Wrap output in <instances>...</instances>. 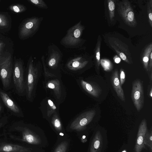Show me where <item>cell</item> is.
<instances>
[{
  "label": "cell",
  "instance_id": "cell-14",
  "mask_svg": "<svg viewBox=\"0 0 152 152\" xmlns=\"http://www.w3.org/2000/svg\"><path fill=\"white\" fill-rule=\"evenodd\" d=\"M147 130L146 121L144 119L141 121L139 126L135 146V152H141L142 150L145 148L144 140Z\"/></svg>",
  "mask_w": 152,
  "mask_h": 152
},
{
  "label": "cell",
  "instance_id": "cell-8",
  "mask_svg": "<svg viewBox=\"0 0 152 152\" xmlns=\"http://www.w3.org/2000/svg\"><path fill=\"white\" fill-rule=\"evenodd\" d=\"M131 97L137 111H140L143 106L144 97L143 86L139 80H136L133 82Z\"/></svg>",
  "mask_w": 152,
  "mask_h": 152
},
{
  "label": "cell",
  "instance_id": "cell-25",
  "mask_svg": "<svg viewBox=\"0 0 152 152\" xmlns=\"http://www.w3.org/2000/svg\"><path fill=\"white\" fill-rule=\"evenodd\" d=\"M30 1L38 8L43 9H47L48 8L47 4L43 0H30Z\"/></svg>",
  "mask_w": 152,
  "mask_h": 152
},
{
  "label": "cell",
  "instance_id": "cell-9",
  "mask_svg": "<svg viewBox=\"0 0 152 152\" xmlns=\"http://www.w3.org/2000/svg\"><path fill=\"white\" fill-rule=\"evenodd\" d=\"M109 42L111 47L120 57L128 64H131L132 59L130 53L126 45L117 39L110 38Z\"/></svg>",
  "mask_w": 152,
  "mask_h": 152
},
{
  "label": "cell",
  "instance_id": "cell-26",
  "mask_svg": "<svg viewBox=\"0 0 152 152\" xmlns=\"http://www.w3.org/2000/svg\"><path fill=\"white\" fill-rule=\"evenodd\" d=\"M68 146L67 142L63 141L58 145L54 152H66Z\"/></svg>",
  "mask_w": 152,
  "mask_h": 152
},
{
  "label": "cell",
  "instance_id": "cell-1",
  "mask_svg": "<svg viewBox=\"0 0 152 152\" xmlns=\"http://www.w3.org/2000/svg\"><path fill=\"white\" fill-rule=\"evenodd\" d=\"M63 54L56 45L52 44L48 47V56L45 60L46 67V77L60 76L61 63Z\"/></svg>",
  "mask_w": 152,
  "mask_h": 152
},
{
  "label": "cell",
  "instance_id": "cell-19",
  "mask_svg": "<svg viewBox=\"0 0 152 152\" xmlns=\"http://www.w3.org/2000/svg\"><path fill=\"white\" fill-rule=\"evenodd\" d=\"M152 50V44L151 43L144 49L142 55V60L144 67L147 71H148V64L149 58Z\"/></svg>",
  "mask_w": 152,
  "mask_h": 152
},
{
  "label": "cell",
  "instance_id": "cell-31",
  "mask_svg": "<svg viewBox=\"0 0 152 152\" xmlns=\"http://www.w3.org/2000/svg\"><path fill=\"white\" fill-rule=\"evenodd\" d=\"M114 61L116 63H119L121 61V59L120 58L118 57L117 56H115L114 57Z\"/></svg>",
  "mask_w": 152,
  "mask_h": 152
},
{
  "label": "cell",
  "instance_id": "cell-21",
  "mask_svg": "<svg viewBox=\"0 0 152 152\" xmlns=\"http://www.w3.org/2000/svg\"><path fill=\"white\" fill-rule=\"evenodd\" d=\"M58 112L54 113L51 118V123L55 129L60 132L62 129V125L60 119Z\"/></svg>",
  "mask_w": 152,
  "mask_h": 152
},
{
  "label": "cell",
  "instance_id": "cell-6",
  "mask_svg": "<svg viewBox=\"0 0 152 152\" xmlns=\"http://www.w3.org/2000/svg\"><path fill=\"white\" fill-rule=\"evenodd\" d=\"M117 4L118 12L125 23L130 26L135 27L137 23L130 2L124 0Z\"/></svg>",
  "mask_w": 152,
  "mask_h": 152
},
{
  "label": "cell",
  "instance_id": "cell-10",
  "mask_svg": "<svg viewBox=\"0 0 152 152\" xmlns=\"http://www.w3.org/2000/svg\"><path fill=\"white\" fill-rule=\"evenodd\" d=\"M0 97L4 105L12 114L18 117H23V114L20 107L5 91L1 89H0Z\"/></svg>",
  "mask_w": 152,
  "mask_h": 152
},
{
  "label": "cell",
  "instance_id": "cell-30",
  "mask_svg": "<svg viewBox=\"0 0 152 152\" xmlns=\"http://www.w3.org/2000/svg\"><path fill=\"white\" fill-rule=\"evenodd\" d=\"M4 105L0 97V114H1L4 111Z\"/></svg>",
  "mask_w": 152,
  "mask_h": 152
},
{
  "label": "cell",
  "instance_id": "cell-5",
  "mask_svg": "<svg viewBox=\"0 0 152 152\" xmlns=\"http://www.w3.org/2000/svg\"><path fill=\"white\" fill-rule=\"evenodd\" d=\"M25 77L22 66L16 64L13 70V88L19 96H23L26 94Z\"/></svg>",
  "mask_w": 152,
  "mask_h": 152
},
{
  "label": "cell",
  "instance_id": "cell-3",
  "mask_svg": "<svg viewBox=\"0 0 152 152\" xmlns=\"http://www.w3.org/2000/svg\"><path fill=\"white\" fill-rule=\"evenodd\" d=\"M84 29L81 21H80L67 30L66 34L61 39L60 44L67 48H77L81 47L85 42L81 38Z\"/></svg>",
  "mask_w": 152,
  "mask_h": 152
},
{
  "label": "cell",
  "instance_id": "cell-28",
  "mask_svg": "<svg viewBox=\"0 0 152 152\" xmlns=\"http://www.w3.org/2000/svg\"><path fill=\"white\" fill-rule=\"evenodd\" d=\"M119 81L121 86L124 84L125 80V74L123 69H121L120 73Z\"/></svg>",
  "mask_w": 152,
  "mask_h": 152
},
{
  "label": "cell",
  "instance_id": "cell-36",
  "mask_svg": "<svg viewBox=\"0 0 152 152\" xmlns=\"http://www.w3.org/2000/svg\"><path fill=\"white\" fill-rule=\"evenodd\" d=\"M122 152H126L125 151H123Z\"/></svg>",
  "mask_w": 152,
  "mask_h": 152
},
{
  "label": "cell",
  "instance_id": "cell-4",
  "mask_svg": "<svg viewBox=\"0 0 152 152\" xmlns=\"http://www.w3.org/2000/svg\"><path fill=\"white\" fill-rule=\"evenodd\" d=\"M44 86L46 91H49L53 95L58 104L63 101L65 97V91L61 77L45 78Z\"/></svg>",
  "mask_w": 152,
  "mask_h": 152
},
{
  "label": "cell",
  "instance_id": "cell-35",
  "mask_svg": "<svg viewBox=\"0 0 152 152\" xmlns=\"http://www.w3.org/2000/svg\"><path fill=\"white\" fill-rule=\"evenodd\" d=\"M1 18H0V23H1Z\"/></svg>",
  "mask_w": 152,
  "mask_h": 152
},
{
  "label": "cell",
  "instance_id": "cell-18",
  "mask_svg": "<svg viewBox=\"0 0 152 152\" xmlns=\"http://www.w3.org/2000/svg\"><path fill=\"white\" fill-rule=\"evenodd\" d=\"M102 144V135L99 131H97L92 141L90 152H100Z\"/></svg>",
  "mask_w": 152,
  "mask_h": 152
},
{
  "label": "cell",
  "instance_id": "cell-24",
  "mask_svg": "<svg viewBox=\"0 0 152 152\" xmlns=\"http://www.w3.org/2000/svg\"><path fill=\"white\" fill-rule=\"evenodd\" d=\"M100 64L104 70L109 71L112 69L113 66L110 61L107 59H101L100 60Z\"/></svg>",
  "mask_w": 152,
  "mask_h": 152
},
{
  "label": "cell",
  "instance_id": "cell-29",
  "mask_svg": "<svg viewBox=\"0 0 152 152\" xmlns=\"http://www.w3.org/2000/svg\"><path fill=\"white\" fill-rule=\"evenodd\" d=\"M152 68V52L151 53L149 58L148 64V71L150 72Z\"/></svg>",
  "mask_w": 152,
  "mask_h": 152
},
{
  "label": "cell",
  "instance_id": "cell-34",
  "mask_svg": "<svg viewBox=\"0 0 152 152\" xmlns=\"http://www.w3.org/2000/svg\"><path fill=\"white\" fill-rule=\"evenodd\" d=\"M150 96L151 97H152V89L151 88V91H150Z\"/></svg>",
  "mask_w": 152,
  "mask_h": 152
},
{
  "label": "cell",
  "instance_id": "cell-12",
  "mask_svg": "<svg viewBox=\"0 0 152 152\" xmlns=\"http://www.w3.org/2000/svg\"><path fill=\"white\" fill-rule=\"evenodd\" d=\"M84 55H80L71 58L66 64V67L72 72H78L83 69L89 63Z\"/></svg>",
  "mask_w": 152,
  "mask_h": 152
},
{
  "label": "cell",
  "instance_id": "cell-33",
  "mask_svg": "<svg viewBox=\"0 0 152 152\" xmlns=\"http://www.w3.org/2000/svg\"><path fill=\"white\" fill-rule=\"evenodd\" d=\"M4 117H4L3 118H2V119L0 121V128H1V127L2 126L3 124V120H4Z\"/></svg>",
  "mask_w": 152,
  "mask_h": 152
},
{
  "label": "cell",
  "instance_id": "cell-17",
  "mask_svg": "<svg viewBox=\"0 0 152 152\" xmlns=\"http://www.w3.org/2000/svg\"><path fill=\"white\" fill-rule=\"evenodd\" d=\"M79 83L81 87L86 92L93 96H98L101 90L98 87L82 79L80 80Z\"/></svg>",
  "mask_w": 152,
  "mask_h": 152
},
{
  "label": "cell",
  "instance_id": "cell-27",
  "mask_svg": "<svg viewBox=\"0 0 152 152\" xmlns=\"http://www.w3.org/2000/svg\"><path fill=\"white\" fill-rule=\"evenodd\" d=\"M148 12L149 18V22L150 26H152V0L148 2Z\"/></svg>",
  "mask_w": 152,
  "mask_h": 152
},
{
  "label": "cell",
  "instance_id": "cell-37",
  "mask_svg": "<svg viewBox=\"0 0 152 152\" xmlns=\"http://www.w3.org/2000/svg\"><path fill=\"white\" fill-rule=\"evenodd\" d=\"M0 115H1V114H0Z\"/></svg>",
  "mask_w": 152,
  "mask_h": 152
},
{
  "label": "cell",
  "instance_id": "cell-16",
  "mask_svg": "<svg viewBox=\"0 0 152 152\" xmlns=\"http://www.w3.org/2000/svg\"><path fill=\"white\" fill-rule=\"evenodd\" d=\"M31 149L18 145L2 143L0 145V152H29Z\"/></svg>",
  "mask_w": 152,
  "mask_h": 152
},
{
  "label": "cell",
  "instance_id": "cell-11",
  "mask_svg": "<svg viewBox=\"0 0 152 152\" xmlns=\"http://www.w3.org/2000/svg\"><path fill=\"white\" fill-rule=\"evenodd\" d=\"M57 103L50 97H47L42 101L40 109L44 118H50L53 114L58 111Z\"/></svg>",
  "mask_w": 152,
  "mask_h": 152
},
{
  "label": "cell",
  "instance_id": "cell-2",
  "mask_svg": "<svg viewBox=\"0 0 152 152\" xmlns=\"http://www.w3.org/2000/svg\"><path fill=\"white\" fill-rule=\"evenodd\" d=\"M34 65L32 59L29 62L25 77L26 94L27 99L33 101L35 96L38 80L40 75L41 64Z\"/></svg>",
  "mask_w": 152,
  "mask_h": 152
},
{
  "label": "cell",
  "instance_id": "cell-22",
  "mask_svg": "<svg viewBox=\"0 0 152 152\" xmlns=\"http://www.w3.org/2000/svg\"><path fill=\"white\" fill-rule=\"evenodd\" d=\"M144 144L148 146L152 152V131L147 130L144 138Z\"/></svg>",
  "mask_w": 152,
  "mask_h": 152
},
{
  "label": "cell",
  "instance_id": "cell-15",
  "mask_svg": "<svg viewBox=\"0 0 152 152\" xmlns=\"http://www.w3.org/2000/svg\"><path fill=\"white\" fill-rule=\"evenodd\" d=\"M111 80L112 85L117 96L121 99L124 102L125 97L124 93L120 84L118 72L117 69L115 70L113 72Z\"/></svg>",
  "mask_w": 152,
  "mask_h": 152
},
{
  "label": "cell",
  "instance_id": "cell-32",
  "mask_svg": "<svg viewBox=\"0 0 152 152\" xmlns=\"http://www.w3.org/2000/svg\"><path fill=\"white\" fill-rule=\"evenodd\" d=\"M14 11L16 12H18L20 11V9L19 8L16 6H14L13 7Z\"/></svg>",
  "mask_w": 152,
  "mask_h": 152
},
{
  "label": "cell",
  "instance_id": "cell-23",
  "mask_svg": "<svg viewBox=\"0 0 152 152\" xmlns=\"http://www.w3.org/2000/svg\"><path fill=\"white\" fill-rule=\"evenodd\" d=\"M115 1L107 0L109 18L111 20H114L115 17Z\"/></svg>",
  "mask_w": 152,
  "mask_h": 152
},
{
  "label": "cell",
  "instance_id": "cell-20",
  "mask_svg": "<svg viewBox=\"0 0 152 152\" xmlns=\"http://www.w3.org/2000/svg\"><path fill=\"white\" fill-rule=\"evenodd\" d=\"M101 40V38L100 36H99L94 50L96 66L98 69H99L100 61V52Z\"/></svg>",
  "mask_w": 152,
  "mask_h": 152
},
{
  "label": "cell",
  "instance_id": "cell-13",
  "mask_svg": "<svg viewBox=\"0 0 152 152\" xmlns=\"http://www.w3.org/2000/svg\"><path fill=\"white\" fill-rule=\"evenodd\" d=\"M16 129L21 132V140L32 145H38L41 143L39 137L26 127L18 126Z\"/></svg>",
  "mask_w": 152,
  "mask_h": 152
},
{
  "label": "cell",
  "instance_id": "cell-7",
  "mask_svg": "<svg viewBox=\"0 0 152 152\" xmlns=\"http://www.w3.org/2000/svg\"><path fill=\"white\" fill-rule=\"evenodd\" d=\"M96 113L95 110L85 112L78 116L71 123L70 128L72 130L81 131L84 129L92 120Z\"/></svg>",
  "mask_w": 152,
  "mask_h": 152
}]
</instances>
